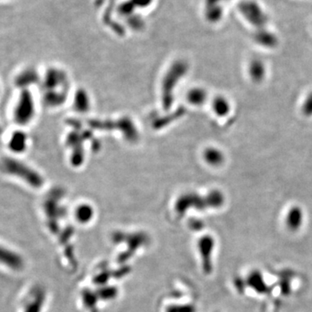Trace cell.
Listing matches in <instances>:
<instances>
[{
  "instance_id": "cell-1",
  "label": "cell",
  "mask_w": 312,
  "mask_h": 312,
  "mask_svg": "<svg viewBox=\"0 0 312 312\" xmlns=\"http://www.w3.org/2000/svg\"><path fill=\"white\" fill-rule=\"evenodd\" d=\"M239 10L250 24L255 27L256 30L266 28L268 16L260 4L253 0H245L239 4Z\"/></svg>"
},
{
  "instance_id": "cell-2",
  "label": "cell",
  "mask_w": 312,
  "mask_h": 312,
  "mask_svg": "<svg viewBox=\"0 0 312 312\" xmlns=\"http://www.w3.org/2000/svg\"><path fill=\"white\" fill-rule=\"evenodd\" d=\"M246 75L254 84L264 83L268 76V67L264 61L260 57H252L246 65Z\"/></svg>"
},
{
  "instance_id": "cell-3",
  "label": "cell",
  "mask_w": 312,
  "mask_h": 312,
  "mask_svg": "<svg viewBox=\"0 0 312 312\" xmlns=\"http://www.w3.org/2000/svg\"><path fill=\"white\" fill-rule=\"evenodd\" d=\"M304 211L299 206L294 205L289 207L286 215V224L288 229L291 232L299 230L304 223Z\"/></svg>"
},
{
  "instance_id": "cell-4",
  "label": "cell",
  "mask_w": 312,
  "mask_h": 312,
  "mask_svg": "<svg viewBox=\"0 0 312 312\" xmlns=\"http://www.w3.org/2000/svg\"><path fill=\"white\" fill-rule=\"evenodd\" d=\"M212 109L213 112L218 117L225 118L230 116L233 110V103L231 102L229 98L223 96V95H218L214 97L212 100Z\"/></svg>"
},
{
  "instance_id": "cell-5",
  "label": "cell",
  "mask_w": 312,
  "mask_h": 312,
  "mask_svg": "<svg viewBox=\"0 0 312 312\" xmlns=\"http://www.w3.org/2000/svg\"><path fill=\"white\" fill-rule=\"evenodd\" d=\"M204 161L213 168H219L226 162L225 152L217 147H208L203 152Z\"/></svg>"
},
{
  "instance_id": "cell-6",
  "label": "cell",
  "mask_w": 312,
  "mask_h": 312,
  "mask_svg": "<svg viewBox=\"0 0 312 312\" xmlns=\"http://www.w3.org/2000/svg\"><path fill=\"white\" fill-rule=\"evenodd\" d=\"M253 38L257 44L265 48H273L278 45V37L267 28L255 30Z\"/></svg>"
},
{
  "instance_id": "cell-7",
  "label": "cell",
  "mask_w": 312,
  "mask_h": 312,
  "mask_svg": "<svg viewBox=\"0 0 312 312\" xmlns=\"http://www.w3.org/2000/svg\"><path fill=\"white\" fill-rule=\"evenodd\" d=\"M227 0H207V15L211 22L216 23L223 15L222 4Z\"/></svg>"
},
{
  "instance_id": "cell-8",
  "label": "cell",
  "mask_w": 312,
  "mask_h": 312,
  "mask_svg": "<svg viewBox=\"0 0 312 312\" xmlns=\"http://www.w3.org/2000/svg\"><path fill=\"white\" fill-rule=\"evenodd\" d=\"M208 93L203 88H194L188 93V99L192 105H203L207 102Z\"/></svg>"
},
{
  "instance_id": "cell-9",
  "label": "cell",
  "mask_w": 312,
  "mask_h": 312,
  "mask_svg": "<svg viewBox=\"0 0 312 312\" xmlns=\"http://www.w3.org/2000/svg\"><path fill=\"white\" fill-rule=\"evenodd\" d=\"M214 242L210 238L204 239L200 241V250H202V255L204 256V263H205V270H211L210 256L213 249Z\"/></svg>"
},
{
  "instance_id": "cell-10",
  "label": "cell",
  "mask_w": 312,
  "mask_h": 312,
  "mask_svg": "<svg viewBox=\"0 0 312 312\" xmlns=\"http://www.w3.org/2000/svg\"><path fill=\"white\" fill-rule=\"evenodd\" d=\"M300 112L305 118H312V90L303 98L300 104Z\"/></svg>"
},
{
  "instance_id": "cell-11",
  "label": "cell",
  "mask_w": 312,
  "mask_h": 312,
  "mask_svg": "<svg viewBox=\"0 0 312 312\" xmlns=\"http://www.w3.org/2000/svg\"><path fill=\"white\" fill-rule=\"evenodd\" d=\"M208 204L214 207H220L225 201V197L222 192L215 190L214 192H211L209 196L207 197Z\"/></svg>"
},
{
  "instance_id": "cell-12",
  "label": "cell",
  "mask_w": 312,
  "mask_h": 312,
  "mask_svg": "<svg viewBox=\"0 0 312 312\" xmlns=\"http://www.w3.org/2000/svg\"><path fill=\"white\" fill-rule=\"evenodd\" d=\"M250 278V277H249ZM249 286L251 285L252 287H254L255 289L260 290V292H264V284L262 281V277L260 276L259 272H255L253 274L251 275V278L248 280Z\"/></svg>"
},
{
  "instance_id": "cell-13",
  "label": "cell",
  "mask_w": 312,
  "mask_h": 312,
  "mask_svg": "<svg viewBox=\"0 0 312 312\" xmlns=\"http://www.w3.org/2000/svg\"><path fill=\"white\" fill-rule=\"evenodd\" d=\"M77 216L83 221H86L88 219H90L92 216L91 207H87V206L80 207L79 209L77 210Z\"/></svg>"
}]
</instances>
